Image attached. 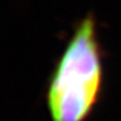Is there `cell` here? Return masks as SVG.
<instances>
[{"label": "cell", "instance_id": "obj_1", "mask_svg": "<svg viewBox=\"0 0 121 121\" xmlns=\"http://www.w3.org/2000/svg\"><path fill=\"white\" fill-rule=\"evenodd\" d=\"M104 66L96 21L88 13L77 25L48 81L51 121H86L102 89Z\"/></svg>", "mask_w": 121, "mask_h": 121}]
</instances>
